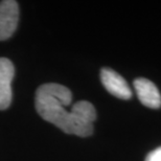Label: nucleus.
I'll list each match as a JSON object with an SVG mask.
<instances>
[{
    "mask_svg": "<svg viewBox=\"0 0 161 161\" xmlns=\"http://www.w3.org/2000/svg\"><path fill=\"white\" fill-rule=\"evenodd\" d=\"M72 93L67 87L56 83L44 84L36 91V110L38 114L50 124L57 125L67 134L80 137L90 136L93 133V121L96 118L95 108L91 103L80 101L67 111Z\"/></svg>",
    "mask_w": 161,
    "mask_h": 161,
    "instance_id": "f257e3e1",
    "label": "nucleus"
},
{
    "mask_svg": "<svg viewBox=\"0 0 161 161\" xmlns=\"http://www.w3.org/2000/svg\"><path fill=\"white\" fill-rule=\"evenodd\" d=\"M19 20V5L14 0L0 2V41L8 40L15 33Z\"/></svg>",
    "mask_w": 161,
    "mask_h": 161,
    "instance_id": "f03ea898",
    "label": "nucleus"
},
{
    "mask_svg": "<svg viewBox=\"0 0 161 161\" xmlns=\"http://www.w3.org/2000/svg\"><path fill=\"white\" fill-rule=\"evenodd\" d=\"M101 80L106 90L115 97L129 99L132 96V90L129 87L128 83L114 70L110 68H103L101 71Z\"/></svg>",
    "mask_w": 161,
    "mask_h": 161,
    "instance_id": "7ed1b4c3",
    "label": "nucleus"
},
{
    "mask_svg": "<svg viewBox=\"0 0 161 161\" xmlns=\"http://www.w3.org/2000/svg\"><path fill=\"white\" fill-rule=\"evenodd\" d=\"M15 75V68L12 61L0 58V110L8 108L12 103V80Z\"/></svg>",
    "mask_w": 161,
    "mask_h": 161,
    "instance_id": "20e7f679",
    "label": "nucleus"
},
{
    "mask_svg": "<svg viewBox=\"0 0 161 161\" xmlns=\"http://www.w3.org/2000/svg\"><path fill=\"white\" fill-rule=\"evenodd\" d=\"M134 88L140 103L152 109H157L161 106V95L158 88L150 80L139 78L134 80Z\"/></svg>",
    "mask_w": 161,
    "mask_h": 161,
    "instance_id": "39448f33",
    "label": "nucleus"
},
{
    "mask_svg": "<svg viewBox=\"0 0 161 161\" xmlns=\"http://www.w3.org/2000/svg\"><path fill=\"white\" fill-rule=\"evenodd\" d=\"M146 161H161V147L151 152L147 156Z\"/></svg>",
    "mask_w": 161,
    "mask_h": 161,
    "instance_id": "423d86ee",
    "label": "nucleus"
}]
</instances>
